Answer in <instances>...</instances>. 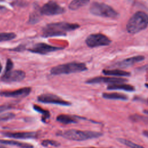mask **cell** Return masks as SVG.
Wrapping results in <instances>:
<instances>
[{"label": "cell", "instance_id": "cell-1", "mask_svg": "<svg viewBox=\"0 0 148 148\" xmlns=\"http://www.w3.org/2000/svg\"><path fill=\"white\" fill-rule=\"evenodd\" d=\"M76 23L58 22L48 24L42 28V36L45 38L66 36L68 32L79 28Z\"/></svg>", "mask_w": 148, "mask_h": 148}, {"label": "cell", "instance_id": "cell-2", "mask_svg": "<svg viewBox=\"0 0 148 148\" xmlns=\"http://www.w3.org/2000/svg\"><path fill=\"white\" fill-rule=\"evenodd\" d=\"M57 135L71 140L83 141L99 138L102 135V134L97 131L70 129L60 131L57 133Z\"/></svg>", "mask_w": 148, "mask_h": 148}, {"label": "cell", "instance_id": "cell-3", "mask_svg": "<svg viewBox=\"0 0 148 148\" xmlns=\"http://www.w3.org/2000/svg\"><path fill=\"white\" fill-rule=\"evenodd\" d=\"M148 25V15L142 11L135 13L127 22L126 28L128 33L136 34L145 29Z\"/></svg>", "mask_w": 148, "mask_h": 148}, {"label": "cell", "instance_id": "cell-4", "mask_svg": "<svg viewBox=\"0 0 148 148\" xmlns=\"http://www.w3.org/2000/svg\"><path fill=\"white\" fill-rule=\"evenodd\" d=\"M87 68L85 64L77 62H71L60 64L53 67L50 69V73L53 75L69 74L73 73L85 71Z\"/></svg>", "mask_w": 148, "mask_h": 148}, {"label": "cell", "instance_id": "cell-5", "mask_svg": "<svg viewBox=\"0 0 148 148\" xmlns=\"http://www.w3.org/2000/svg\"><path fill=\"white\" fill-rule=\"evenodd\" d=\"M91 13L95 16L115 18L119 16L118 13L110 6L100 2H93L90 8Z\"/></svg>", "mask_w": 148, "mask_h": 148}, {"label": "cell", "instance_id": "cell-6", "mask_svg": "<svg viewBox=\"0 0 148 148\" xmlns=\"http://www.w3.org/2000/svg\"><path fill=\"white\" fill-rule=\"evenodd\" d=\"M110 43L111 40L106 36L102 34H91L86 39V43L90 47L108 46Z\"/></svg>", "mask_w": 148, "mask_h": 148}, {"label": "cell", "instance_id": "cell-7", "mask_svg": "<svg viewBox=\"0 0 148 148\" xmlns=\"http://www.w3.org/2000/svg\"><path fill=\"white\" fill-rule=\"evenodd\" d=\"M38 101L41 103H51L61 106H71V103L65 101L56 94L51 93H44L39 95L37 98Z\"/></svg>", "mask_w": 148, "mask_h": 148}, {"label": "cell", "instance_id": "cell-8", "mask_svg": "<svg viewBox=\"0 0 148 148\" xmlns=\"http://www.w3.org/2000/svg\"><path fill=\"white\" fill-rule=\"evenodd\" d=\"M65 12V8L60 6L57 2L50 1L45 3L40 10L41 14L46 16L61 14Z\"/></svg>", "mask_w": 148, "mask_h": 148}, {"label": "cell", "instance_id": "cell-9", "mask_svg": "<svg viewBox=\"0 0 148 148\" xmlns=\"http://www.w3.org/2000/svg\"><path fill=\"white\" fill-rule=\"evenodd\" d=\"M25 77V73L21 70H11L4 72L1 77V80L5 83L18 82Z\"/></svg>", "mask_w": 148, "mask_h": 148}, {"label": "cell", "instance_id": "cell-10", "mask_svg": "<svg viewBox=\"0 0 148 148\" xmlns=\"http://www.w3.org/2000/svg\"><path fill=\"white\" fill-rule=\"evenodd\" d=\"M63 49L64 47H62L51 46L45 43H38L34 45L31 49H29L28 51L36 54H46L47 53L60 50Z\"/></svg>", "mask_w": 148, "mask_h": 148}, {"label": "cell", "instance_id": "cell-11", "mask_svg": "<svg viewBox=\"0 0 148 148\" xmlns=\"http://www.w3.org/2000/svg\"><path fill=\"white\" fill-rule=\"evenodd\" d=\"M128 81L127 79L121 77H103L98 76L89 79L86 81L87 84H97V83H108V84H114V83H125Z\"/></svg>", "mask_w": 148, "mask_h": 148}, {"label": "cell", "instance_id": "cell-12", "mask_svg": "<svg viewBox=\"0 0 148 148\" xmlns=\"http://www.w3.org/2000/svg\"><path fill=\"white\" fill-rule=\"evenodd\" d=\"M31 91V88L26 87L14 91H0V96L10 98H23L28 96Z\"/></svg>", "mask_w": 148, "mask_h": 148}, {"label": "cell", "instance_id": "cell-13", "mask_svg": "<svg viewBox=\"0 0 148 148\" xmlns=\"http://www.w3.org/2000/svg\"><path fill=\"white\" fill-rule=\"evenodd\" d=\"M6 137L14 139H35L38 136V134L35 132H4L2 133Z\"/></svg>", "mask_w": 148, "mask_h": 148}, {"label": "cell", "instance_id": "cell-14", "mask_svg": "<svg viewBox=\"0 0 148 148\" xmlns=\"http://www.w3.org/2000/svg\"><path fill=\"white\" fill-rule=\"evenodd\" d=\"M145 59V57L143 56H134L130 58H126L125 60H123L121 61L117 62L115 63L112 66L113 67H116V68H127L128 66H132L134 64H136L137 62H140L143 61Z\"/></svg>", "mask_w": 148, "mask_h": 148}, {"label": "cell", "instance_id": "cell-15", "mask_svg": "<svg viewBox=\"0 0 148 148\" xmlns=\"http://www.w3.org/2000/svg\"><path fill=\"white\" fill-rule=\"evenodd\" d=\"M80 117H78L77 116L66 114H59L56 120L60 123L64 124H69L73 123H77L78 122L79 119H81Z\"/></svg>", "mask_w": 148, "mask_h": 148}, {"label": "cell", "instance_id": "cell-16", "mask_svg": "<svg viewBox=\"0 0 148 148\" xmlns=\"http://www.w3.org/2000/svg\"><path fill=\"white\" fill-rule=\"evenodd\" d=\"M107 89L109 90H124L125 91L131 92L135 90V87L131 84H125L124 83H121L110 84L108 86Z\"/></svg>", "mask_w": 148, "mask_h": 148}, {"label": "cell", "instance_id": "cell-17", "mask_svg": "<svg viewBox=\"0 0 148 148\" xmlns=\"http://www.w3.org/2000/svg\"><path fill=\"white\" fill-rule=\"evenodd\" d=\"M102 73L106 76H118V77H123V76H129L131 73L129 72L124 71L121 69H103L102 71Z\"/></svg>", "mask_w": 148, "mask_h": 148}, {"label": "cell", "instance_id": "cell-18", "mask_svg": "<svg viewBox=\"0 0 148 148\" xmlns=\"http://www.w3.org/2000/svg\"><path fill=\"white\" fill-rule=\"evenodd\" d=\"M0 143L2 145H8L14 146L20 148H34V146L31 144L25 143V142L16 141L13 140L0 139Z\"/></svg>", "mask_w": 148, "mask_h": 148}, {"label": "cell", "instance_id": "cell-19", "mask_svg": "<svg viewBox=\"0 0 148 148\" xmlns=\"http://www.w3.org/2000/svg\"><path fill=\"white\" fill-rule=\"evenodd\" d=\"M102 97L108 99H116L127 101L128 97L125 94L118 92H103L102 94Z\"/></svg>", "mask_w": 148, "mask_h": 148}, {"label": "cell", "instance_id": "cell-20", "mask_svg": "<svg viewBox=\"0 0 148 148\" xmlns=\"http://www.w3.org/2000/svg\"><path fill=\"white\" fill-rule=\"evenodd\" d=\"M89 2L90 0H72L69 5V8L71 10H76L86 5Z\"/></svg>", "mask_w": 148, "mask_h": 148}, {"label": "cell", "instance_id": "cell-21", "mask_svg": "<svg viewBox=\"0 0 148 148\" xmlns=\"http://www.w3.org/2000/svg\"><path fill=\"white\" fill-rule=\"evenodd\" d=\"M33 108L35 111H36L37 112H38L42 114V120L43 123H46V120L49 119L50 116V112L48 110H45L43 108H42L40 106H38L36 105H34L33 106Z\"/></svg>", "mask_w": 148, "mask_h": 148}, {"label": "cell", "instance_id": "cell-22", "mask_svg": "<svg viewBox=\"0 0 148 148\" xmlns=\"http://www.w3.org/2000/svg\"><path fill=\"white\" fill-rule=\"evenodd\" d=\"M16 37V35L13 32H0V42L10 40Z\"/></svg>", "mask_w": 148, "mask_h": 148}, {"label": "cell", "instance_id": "cell-23", "mask_svg": "<svg viewBox=\"0 0 148 148\" xmlns=\"http://www.w3.org/2000/svg\"><path fill=\"white\" fill-rule=\"evenodd\" d=\"M118 141L120 142L121 143L130 147V148H144L143 146L138 145L134 142H132L131 140H129L126 139H123V138H119L117 139Z\"/></svg>", "mask_w": 148, "mask_h": 148}, {"label": "cell", "instance_id": "cell-24", "mask_svg": "<svg viewBox=\"0 0 148 148\" xmlns=\"http://www.w3.org/2000/svg\"><path fill=\"white\" fill-rule=\"evenodd\" d=\"M41 144L43 146H45V147L49 146V145L53 146V147H58L60 145V143L59 142H58L56 140H50V139L43 140H42Z\"/></svg>", "mask_w": 148, "mask_h": 148}, {"label": "cell", "instance_id": "cell-25", "mask_svg": "<svg viewBox=\"0 0 148 148\" xmlns=\"http://www.w3.org/2000/svg\"><path fill=\"white\" fill-rule=\"evenodd\" d=\"M15 114L13 113H5L0 114V122L5 121L13 119Z\"/></svg>", "mask_w": 148, "mask_h": 148}, {"label": "cell", "instance_id": "cell-26", "mask_svg": "<svg viewBox=\"0 0 148 148\" xmlns=\"http://www.w3.org/2000/svg\"><path fill=\"white\" fill-rule=\"evenodd\" d=\"M13 62L12 61L8 58L6 61V66H5V69L4 72H8L13 69Z\"/></svg>", "mask_w": 148, "mask_h": 148}, {"label": "cell", "instance_id": "cell-27", "mask_svg": "<svg viewBox=\"0 0 148 148\" xmlns=\"http://www.w3.org/2000/svg\"><path fill=\"white\" fill-rule=\"evenodd\" d=\"M11 106L8 105H0V113H2L11 109Z\"/></svg>", "mask_w": 148, "mask_h": 148}, {"label": "cell", "instance_id": "cell-28", "mask_svg": "<svg viewBox=\"0 0 148 148\" xmlns=\"http://www.w3.org/2000/svg\"><path fill=\"white\" fill-rule=\"evenodd\" d=\"M143 134L145 136H146V137L148 138V131H147V130L143 131Z\"/></svg>", "mask_w": 148, "mask_h": 148}, {"label": "cell", "instance_id": "cell-29", "mask_svg": "<svg viewBox=\"0 0 148 148\" xmlns=\"http://www.w3.org/2000/svg\"><path fill=\"white\" fill-rule=\"evenodd\" d=\"M141 69H148V65H145V66H142V68H141Z\"/></svg>", "mask_w": 148, "mask_h": 148}, {"label": "cell", "instance_id": "cell-30", "mask_svg": "<svg viewBox=\"0 0 148 148\" xmlns=\"http://www.w3.org/2000/svg\"><path fill=\"white\" fill-rule=\"evenodd\" d=\"M143 112L147 114H148V110H143Z\"/></svg>", "mask_w": 148, "mask_h": 148}, {"label": "cell", "instance_id": "cell-31", "mask_svg": "<svg viewBox=\"0 0 148 148\" xmlns=\"http://www.w3.org/2000/svg\"><path fill=\"white\" fill-rule=\"evenodd\" d=\"M2 65L1 64V62H0V73L1 72V71H2Z\"/></svg>", "mask_w": 148, "mask_h": 148}, {"label": "cell", "instance_id": "cell-32", "mask_svg": "<svg viewBox=\"0 0 148 148\" xmlns=\"http://www.w3.org/2000/svg\"><path fill=\"white\" fill-rule=\"evenodd\" d=\"M78 148H97V147H78Z\"/></svg>", "mask_w": 148, "mask_h": 148}, {"label": "cell", "instance_id": "cell-33", "mask_svg": "<svg viewBox=\"0 0 148 148\" xmlns=\"http://www.w3.org/2000/svg\"><path fill=\"white\" fill-rule=\"evenodd\" d=\"M145 86H146V87H147V88H148V84H145Z\"/></svg>", "mask_w": 148, "mask_h": 148}, {"label": "cell", "instance_id": "cell-34", "mask_svg": "<svg viewBox=\"0 0 148 148\" xmlns=\"http://www.w3.org/2000/svg\"><path fill=\"white\" fill-rule=\"evenodd\" d=\"M0 148H5L4 147H3L2 146H0Z\"/></svg>", "mask_w": 148, "mask_h": 148}, {"label": "cell", "instance_id": "cell-35", "mask_svg": "<svg viewBox=\"0 0 148 148\" xmlns=\"http://www.w3.org/2000/svg\"><path fill=\"white\" fill-rule=\"evenodd\" d=\"M4 0H0V1H3Z\"/></svg>", "mask_w": 148, "mask_h": 148}]
</instances>
